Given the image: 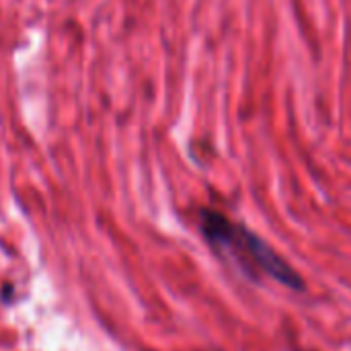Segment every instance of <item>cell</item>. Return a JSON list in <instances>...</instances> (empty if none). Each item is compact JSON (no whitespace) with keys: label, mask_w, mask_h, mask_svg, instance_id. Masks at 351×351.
Here are the masks:
<instances>
[{"label":"cell","mask_w":351,"mask_h":351,"mask_svg":"<svg viewBox=\"0 0 351 351\" xmlns=\"http://www.w3.org/2000/svg\"><path fill=\"white\" fill-rule=\"evenodd\" d=\"M202 230L214 249L232 257L245 271L265 274L292 290L302 288L300 276L267 243L251 230L230 222L226 216L208 210L202 212Z\"/></svg>","instance_id":"6da1fadb"}]
</instances>
